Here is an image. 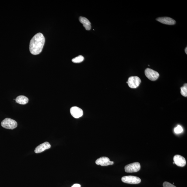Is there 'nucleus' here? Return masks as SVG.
<instances>
[{"instance_id":"a211bd4d","label":"nucleus","mask_w":187,"mask_h":187,"mask_svg":"<svg viewBox=\"0 0 187 187\" xmlns=\"http://www.w3.org/2000/svg\"><path fill=\"white\" fill-rule=\"evenodd\" d=\"M81 185L78 184H75L72 186V187H81Z\"/></svg>"},{"instance_id":"f03ea898","label":"nucleus","mask_w":187,"mask_h":187,"mask_svg":"<svg viewBox=\"0 0 187 187\" xmlns=\"http://www.w3.org/2000/svg\"><path fill=\"white\" fill-rule=\"evenodd\" d=\"M1 126L5 129L12 130L16 128L18 123L15 120L7 118L1 122Z\"/></svg>"},{"instance_id":"f257e3e1","label":"nucleus","mask_w":187,"mask_h":187,"mask_svg":"<svg viewBox=\"0 0 187 187\" xmlns=\"http://www.w3.org/2000/svg\"><path fill=\"white\" fill-rule=\"evenodd\" d=\"M45 43V38L41 33L36 34L32 38L30 44V50L33 55L39 54L42 51Z\"/></svg>"},{"instance_id":"dca6fc26","label":"nucleus","mask_w":187,"mask_h":187,"mask_svg":"<svg viewBox=\"0 0 187 187\" xmlns=\"http://www.w3.org/2000/svg\"><path fill=\"white\" fill-rule=\"evenodd\" d=\"M183 132V129L182 127L180 125H178L177 127L174 129V132L177 134H180Z\"/></svg>"},{"instance_id":"7ed1b4c3","label":"nucleus","mask_w":187,"mask_h":187,"mask_svg":"<svg viewBox=\"0 0 187 187\" xmlns=\"http://www.w3.org/2000/svg\"><path fill=\"white\" fill-rule=\"evenodd\" d=\"M141 169L140 164L138 162H135L126 165L124 167L125 171L126 173L137 172Z\"/></svg>"},{"instance_id":"9b49d317","label":"nucleus","mask_w":187,"mask_h":187,"mask_svg":"<svg viewBox=\"0 0 187 187\" xmlns=\"http://www.w3.org/2000/svg\"><path fill=\"white\" fill-rule=\"evenodd\" d=\"M50 144L48 142H46L37 146L35 148L34 152L36 153H39L51 148Z\"/></svg>"},{"instance_id":"9d476101","label":"nucleus","mask_w":187,"mask_h":187,"mask_svg":"<svg viewBox=\"0 0 187 187\" xmlns=\"http://www.w3.org/2000/svg\"><path fill=\"white\" fill-rule=\"evenodd\" d=\"M156 20L161 23L169 25H174L176 23L175 20L169 17H160L156 19Z\"/></svg>"},{"instance_id":"20e7f679","label":"nucleus","mask_w":187,"mask_h":187,"mask_svg":"<svg viewBox=\"0 0 187 187\" xmlns=\"http://www.w3.org/2000/svg\"><path fill=\"white\" fill-rule=\"evenodd\" d=\"M121 180L124 183L129 184H138L141 182L140 178L134 176H124L122 177Z\"/></svg>"},{"instance_id":"0eeeda50","label":"nucleus","mask_w":187,"mask_h":187,"mask_svg":"<svg viewBox=\"0 0 187 187\" xmlns=\"http://www.w3.org/2000/svg\"><path fill=\"white\" fill-rule=\"evenodd\" d=\"M95 163L97 165H100L102 166H107L113 165L114 162L110 161L109 159L107 157H102L97 159Z\"/></svg>"},{"instance_id":"39448f33","label":"nucleus","mask_w":187,"mask_h":187,"mask_svg":"<svg viewBox=\"0 0 187 187\" xmlns=\"http://www.w3.org/2000/svg\"><path fill=\"white\" fill-rule=\"evenodd\" d=\"M131 88L135 89L138 87L141 83V80L137 76H131L129 78L126 82Z\"/></svg>"},{"instance_id":"423d86ee","label":"nucleus","mask_w":187,"mask_h":187,"mask_svg":"<svg viewBox=\"0 0 187 187\" xmlns=\"http://www.w3.org/2000/svg\"><path fill=\"white\" fill-rule=\"evenodd\" d=\"M145 72L146 76L152 81H156L160 76L157 72L149 68L146 69Z\"/></svg>"},{"instance_id":"6e6552de","label":"nucleus","mask_w":187,"mask_h":187,"mask_svg":"<svg viewBox=\"0 0 187 187\" xmlns=\"http://www.w3.org/2000/svg\"><path fill=\"white\" fill-rule=\"evenodd\" d=\"M71 115L76 119H78L83 115V111L82 109L77 106H73L70 109Z\"/></svg>"},{"instance_id":"6ab92c4d","label":"nucleus","mask_w":187,"mask_h":187,"mask_svg":"<svg viewBox=\"0 0 187 187\" xmlns=\"http://www.w3.org/2000/svg\"><path fill=\"white\" fill-rule=\"evenodd\" d=\"M185 52H186V53L187 54V47L186 48L185 50Z\"/></svg>"},{"instance_id":"f3484780","label":"nucleus","mask_w":187,"mask_h":187,"mask_svg":"<svg viewBox=\"0 0 187 187\" xmlns=\"http://www.w3.org/2000/svg\"><path fill=\"white\" fill-rule=\"evenodd\" d=\"M163 187H177L170 183L165 182L163 184Z\"/></svg>"},{"instance_id":"1a4fd4ad","label":"nucleus","mask_w":187,"mask_h":187,"mask_svg":"<svg viewBox=\"0 0 187 187\" xmlns=\"http://www.w3.org/2000/svg\"><path fill=\"white\" fill-rule=\"evenodd\" d=\"M174 162L177 166L184 167L186 164V161L183 157L178 154L175 155L173 158Z\"/></svg>"},{"instance_id":"aec40b11","label":"nucleus","mask_w":187,"mask_h":187,"mask_svg":"<svg viewBox=\"0 0 187 187\" xmlns=\"http://www.w3.org/2000/svg\"><path fill=\"white\" fill-rule=\"evenodd\" d=\"M173 164H175V163H174V162H173Z\"/></svg>"},{"instance_id":"ddd939ff","label":"nucleus","mask_w":187,"mask_h":187,"mask_svg":"<svg viewBox=\"0 0 187 187\" xmlns=\"http://www.w3.org/2000/svg\"><path fill=\"white\" fill-rule=\"evenodd\" d=\"M16 102L21 105L27 104L29 102V99L27 97L23 95L17 97L16 99Z\"/></svg>"},{"instance_id":"2eb2a0df","label":"nucleus","mask_w":187,"mask_h":187,"mask_svg":"<svg viewBox=\"0 0 187 187\" xmlns=\"http://www.w3.org/2000/svg\"><path fill=\"white\" fill-rule=\"evenodd\" d=\"M181 89V92L180 93L182 94V96H183L186 97H187V84H184L183 86L180 88Z\"/></svg>"},{"instance_id":"f8f14e48","label":"nucleus","mask_w":187,"mask_h":187,"mask_svg":"<svg viewBox=\"0 0 187 187\" xmlns=\"http://www.w3.org/2000/svg\"><path fill=\"white\" fill-rule=\"evenodd\" d=\"M79 21L83 24V27L87 30H89L91 28V23L88 19L85 17L81 16L79 18Z\"/></svg>"},{"instance_id":"4468645a","label":"nucleus","mask_w":187,"mask_h":187,"mask_svg":"<svg viewBox=\"0 0 187 187\" xmlns=\"http://www.w3.org/2000/svg\"><path fill=\"white\" fill-rule=\"evenodd\" d=\"M84 60V57L83 56L80 55L73 59L72 60V61L75 63H79L83 61Z\"/></svg>"}]
</instances>
